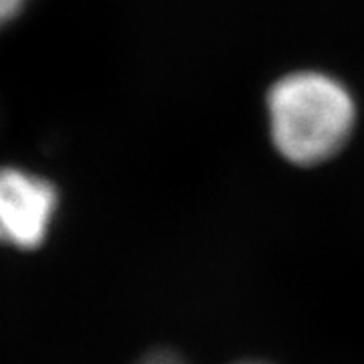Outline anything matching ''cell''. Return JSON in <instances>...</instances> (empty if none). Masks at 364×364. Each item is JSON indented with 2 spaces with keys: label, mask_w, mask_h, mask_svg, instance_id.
Wrapping results in <instances>:
<instances>
[{
  "label": "cell",
  "mask_w": 364,
  "mask_h": 364,
  "mask_svg": "<svg viewBox=\"0 0 364 364\" xmlns=\"http://www.w3.org/2000/svg\"><path fill=\"white\" fill-rule=\"evenodd\" d=\"M267 112L277 152L298 166L336 156L356 122L350 91L338 79L318 71L289 73L273 83Z\"/></svg>",
  "instance_id": "6da1fadb"
},
{
  "label": "cell",
  "mask_w": 364,
  "mask_h": 364,
  "mask_svg": "<svg viewBox=\"0 0 364 364\" xmlns=\"http://www.w3.org/2000/svg\"><path fill=\"white\" fill-rule=\"evenodd\" d=\"M51 182L18 168H0V243L16 249L43 245L55 208Z\"/></svg>",
  "instance_id": "7a4b0ae2"
},
{
  "label": "cell",
  "mask_w": 364,
  "mask_h": 364,
  "mask_svg": "<svg viewBox=\"0 0 364 364\" xmlns=\"http://www.w3.org/2000/svg\"><path fill=\"white\" fill-rule=\"evenodd\" d=\"M26 0H0V28L23 13Z\"/></svg>",
  "instance_id": "3957f363"
},
{
  "label": "cell",
  "mask_w": 364,
  "mask_h": 364,
  "mask_svg": "<svg viewBox=\"0 0 364 364\" xmlns=\"http://www.w3.org/2000/svg\"><path fill=\"white\" fill-rule=\"evenodd\" d=\"M138 364H184L176 356V354H172V352L166 350H160V352H152V354H148L146 358H142Z\"/></svg>",
  "instance_id": "277c9868"
},
{
  "label": "cell",
  "mask_w": 364,
  "mask_h": 364,
  "mask_svg": "<svg viewBox=\"0 0 364 364\" xmlns=\"http://www.w3.org/2000/svg\"><path fill=\"white\" fill-rule=\"evenodd\" d=\"M241 364H265V363H241Z\"/></svg>",
  "instance_id": "5b68a950"
}]
</instances>
